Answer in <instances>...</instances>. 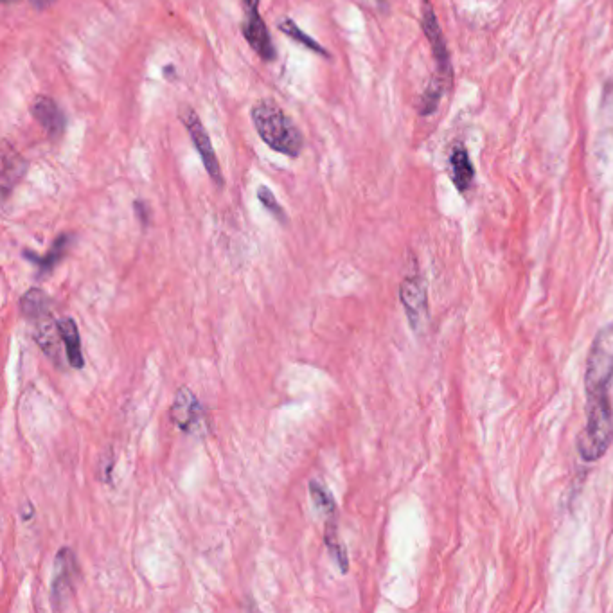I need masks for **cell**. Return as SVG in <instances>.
Listing matches in <instances>:
<instances>
[{
    "label": "cell",
    "instance_id": "25",
    "mask_svg": "<svg viewBox=\"0 0 613 613\" xmlns=\"http://www.w3.org/2000/svg\"><path fill=\"white\" fill-rule=\"evenodd\" d=\"M369 2H371V4H373V6H376V8H385V6H387V0H369Z\"/></svg>",
    "mask_w": 613,
    "mask_h": 613
},
{
    "label": "cell",
    "instance_id": "26",
    "mask_svg": "<svg viewBox=\"0 0 613 613\" xmlns=\"http://www.w3.org/2000/svg\"><path fill=\"white\" fill-rule=\"evenodd\" d=\"M4 4H13V2H17V0H2Z\"/></svg>",
    "mask_w": 613,
    "mask_h": 613
},
{
    "label": "cell",
    "instance_id": "5",
    "mask_svg": "<svg viewBox=\"0 0 613 613\" xmlns=\"http://www.w3.org/2000/svg\"><path fill=\"white\" fill-rule=\"evenodd\" d=\"M180 119H182V123L186 126L189 137H191V141L195 144L196 152H198L200 159L204 162L209 177L213 178L216 186H223L220 162H218V157L214 153L213 143H211V137H209L207 130H205L204 123L200 121V117L191 107L182 108Z\"/></svg>",
    "mask_w": 613,
    "mask_h": 613
},
{
    "label": "cell",
    "instance_id": "17",
    "mask_svg": "<svg viewBox=\"0 0 613 613\" xmlns=\"http://www.w3.org/2000/svg\"><path fill=\"white\" fill-rule=\"evenodd\" d=\"M279 29L285 33L286 36H290L294 42L297 44L304 45L306 49H310L313 53L322 54V56H326L328 58L329 53L322 47V45L315 40V38H311L310 35H306L301 27L295 24L292 18H285V20H281L279 22Z\"/></svg>",
    "mask_w": 613,
    "mask_h": 613
},
{
    "label": "cell",
    "instance_id": "9",
    "mask_svg": "<svg viewBox=\"0 0 613 613\" xmlns=\"http://www.w3.org/2000/svg\"><path fill=\"white\" fill-rule=\"evenodd\" d=\"M401 304L407 311L410 326L419 331L427 324L428 301L427 288L419 277H407L400 288Z\"/></svg>",
    "mask_w": 613,
    "mask_h": 613
},
{
    "label": "cell",
    "instance_id": "20",
    "mask_svg": "<svg viewBox=\"0 0 613 613\" xmlns=\"http://www.w3.org/2000/svg\"><path fill=\"white\" fill-rule=\"evenodd\" d=\"M443 89H445V83L441 80H434L428 85V89L425 90V94L421 98V105H419L421 116H430V114L436 112L441 96H443Z\"/></svg>",
    "mask_w": 613,
    "mask_h": 613
},
{
    "label": "cell",
    "instance_id": "2",
    "mask_svg": "<svg viewBox=\"0 0 613 613\" xmlns=\"http://www.w3.org/2000/svg\"><path fill=\"white\" fill-rule=\"evenodd\" d=\"M612 439L613 414L608 392L587 394V423L579 434V455L585 461H597L606 454Z\"/></svg>",
    "mask_w": 613,
    "mask_h": 613
},
{
    "label": "cell",
    "instance_id": "1",
    "mask_svg": "<svg viewBox=\"0 0 613 613\" xmlns=\"http://www.w3.org/2000/svg\"><path fill=\"white\" fill-rule=\"evenodd\" d=\"M250 116L256 132L268 148L294 159L303 153L304 137L301 130L274 99L258 101Z\"/></svg>",
    "mask_w": 613,
    "mask_h": 613
},
{
    "label": "cell",
    "instance_id": "24",
    "mask_svg": "<svg viewBox=\"0 0 613 613\" xmlns=\"http://www.w3.org/2000/svg\"><path fill=\"white\" fill-rule=\"evenodd\" d=\"M164 76H166V80H175V67L173 65L164 67Z\"/></svg>",
    "mask_w": 613,
    "mask_h": 613
},
{
    "label": "cell",
    "instance_id": "19",
    "mask_svg": "<svg viewBox=\"0 0 613 613\" xmlns=\"http://www.w3.org/2000/svg\"><path fill=\"white\" fill-rule=\"evenodd\" d=\"M310 495L313 506L317 507L322 515L328 516V518L335 516V500H333V495L329 493L328 489L322 486V482L311 480Z\"/></svg>",
    "mask_w": 613,
    "mask_h": 613
},
{
    "label": "cell",
    "instance_id": "10",
    "mask_svg": "<svg viewBox=\"0 0 613 613\" xmlns=\"http://www.w3.org/2000/svg\"><path fill=\"white\" fill-rule=\"evenodd\" d=\"M31 114L36 119V123L44 128L47 134L51 137H60L65 132L67 119L62 112V108L58 107V103L49 96H38L31 105Z\"/></svg>",
    "mask_w": 613,
    "mask_h": 613
},
{
    "label": "cell",
    "instance_id": "18",
    "mask_svg": "<svg viewBox=\"0 0 613 613\" xmlns=\"http://www.w3.org/2000/svg\"><path fill=\"white\" fill-rule=\"evenodd\" d=\"M324 540H326L329 554H331V558L335 561V565L340 569V572L346 574L347 570H349L346 549L342 547V543L338 542L337 525H335V522H331V520H328V524H326Z\"/></svg>",
    "mask_w": 613,
    "mask_h": 613
},
{
    "label": "cell",
    "instance_id": "13",
    "mask_svg": "<svg viewBox=\"0 0 613 613\" xmlns=\"http://www.w3.org/2000/svg\"><path fill=\"white\" fill-rule=\"evenodd\" d=\"M58 328H60V335H62L65 351H67L69 364L74 369H81L85 365V360H83V353H81L80 331H78L76 322L71 317H65L58 322Z\"/></svg>",
    "mask_w": 613,
    "mask_h": 613
},
{
    "label": "cell",
    "instance_id": "4",
    "mask_svg": "<svg viewBox=\"0 0 613 613\" xmlns=\"http://www.w3.org/2000/svg\"><path fill=\"white\" fill-rule=\"evenodd\" d=\"M421 26H423V33L427 36L428 42L432 45V53L436 58L437 69H439V80L445 83V87H450L452 78H454L450 51L446 47L445 35L437 22L436 11L430 0H423L421 4Z\"/></svg>",
    "mask_w": 613,
    "mask_h": 613
},
{
    "label": "cell",
    "instance_id": "16",
    "mask_svg": "<svg viewBox=\"0 0 613 613\" xmlns=\"http://www.w3.org/2000/svg\"><path fill=\"white\" fill-rule=\"evenodd\" d=\"M20 308H22V313L27 319H42L45 315H49V299L40 288H31L22 297Z\"/></svg>",
    "mask_w": 613,
    "mask_h": 613
},
{
    "label": "cell",
    "instance_id": "8",
    "mask_svg": "<svg viewBox=\"0 0 613 613\" xmlns=\"http://www.w3.org/2000/svg\"><path fill=\"white\" fill-rule=\"evenodd\" d=\"M74 576H76L74 552L71 549H62L56 554L53 583H51V601H53L56 610L65 608V601H69V596L72 594V585H74Z\"/></svg>",
    "mask_w": 613,
    "mask_h": 613
},
{
    "label": "cell",
    "instance_id": "15",
    "mask_svg": "<svg viewBox=\"0 0 613 613\" xmlns=\"http://www.w3.org/2000/svg\"><path fill=\"white\" fill-rule=\"evenodd\" d=\"M69 245H71V236L62 234L58 240L54 241L53 249L49 250L44 258H38L33 252H24V256L29 261H33L35 265H38L40 272L44 274V272H49V270H53L58 265V261L65 256V252L69 249Z\"/></svg>",
    "mask_w": 613,
    "mask_h": 613
},
{
    "label": "cell",
    "instance_id": "6",
    "mask_svg": "<svg viewBox=\"0 0 613 613\" xmlns=\"http://www.w3.org/2000/svg\"><path fill=\"white\" fill-rule=\"evenodd\" d=\"M171 421L191 436H204L207 430L205 410L191 389L180 387L171 405Z\"/></svg>",
    "mask_w": 613,
    "mask_h": 613
},
{
    "label": "cell",
    "instance_id": "23",
    "mask_svg": "<svg viewBox=\"0 0 613 613\" xmlns=\"http://www.w3.org/2000/svg\"><path fill=\"white\" fill-rule=\"evenodd\" d=\"M31 6H35L36 9H47L53 6L56 0H29Z\"/></svg>",
    "mask_w": 613,
    "mask_h": 613
},
{
    "label": "cell",
    "instance_id": "21",
    "mask_svg": "<svg viewBox=\"0 0 613 613\" xmlns=\"http://www.w3.org/2000/svg\"><path fill=\"white\" fill-rule=\"evenodd\" d=\"M258 198L261 204L265 205V209L276 216L277 220L281 223H286L285 209L281 207V204L277 202L274 193L268 189L267 186H261L258 189Z\"/></svg>",
    "mask_w": 613,
    "mask_h": 613
},
{
    "label": "cell",
    "instance_id": "3",
    "mask_svg": "<svg viewBox=\"0 0 613 613\" xmlns=\"http://www.w3.org/2000/svg\"><path fill=\"white\" fill-rule=\"evenodd\" d=\"M613 378V324L606 326L590 349L585 374L587 394L608 392Z\"/></svg>",
    "mask_w": 613,
    "mask_h": 613
},
{
    "label": "cell",
    "instance_id": "7",
    "mask_svg": "<svg viewBox=\"0 0 613 613\" xmlns=\"http://www.w3.org/2000/svg\"><path fill=\"white\" fill-rule=\"evenodd\" d=\"M243 2V36L250 47L265 60L272 62L276 58V49L268 33L265 20L259 15V0H241Z\"/></svg>",
    "mask_w": 613,
    "mask_h": 613
},
{
    "label": "cell",
    "instance_id": "12",
    "mask_svg": "<svg viewBox=\"0 0 613 613\" xmlns=\"http://www.w3.org/2000/svg\"><path fill=\"white\" fill-rule=\"evenodd\" d=\"M36 344L42 347L45 355L49 356L53 360L54 364H60V328L58 324H54V320L51 319V315H45L42 319H38V326H36Z\"/></svg>",
    "mask_w": 613,
    "mask_h": 613
},
{
    "label": "cell",
    "instance_id": "11",
    "mask_svg": "<svg viewBox=\"0 0 613 613\" xmlns=\"http://www.w3.org/2000/svg\"><path fill=\"white\" fill-rule=\"evenodd\" d=\"M27 169H29V162L9 144V141H4L2 143V171H0V187H2L4 198H8L9 193L24 178Z\"/></svg>",
    "mask_w": 613,
    "mask_h": 613
},
{
    "label": "cell",
    "instance_id": "14",
    "mask_svg": "<svg viewBox=\"0 0 613 613\" xmlns=\"http://www.w3.org/2000/svg\"><path fill=\"white\" fill-rule=\"evenodd\" d=\"M450 166H452V182L459 193H466L473 184V178H475V171L471 166L470 155L464 150V148H455L452 155H450Z\"/></svg>",
    "mask_w": 613,
    "mask_h": 613
},
{
    "label": "cell",
    "instance_id": "22",
    "mask_svg": "<svg viewBox=\"0 0 613 613\" xmlns=\"http://www.w3.org/2000/svg\"><path fill=\"white\" fill-rule=\"evenodd\" d=\"M134 207L135 213H137V216H139V220H141V223H143L144 227H146V225L150 223V207H148V204L143 202V200H137Z\"/></svg>",
    "mask_w": 613,
    "mask_h": 613
}]
</instances>
